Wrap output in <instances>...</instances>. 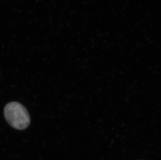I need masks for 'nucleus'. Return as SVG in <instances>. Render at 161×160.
Listing matches in <instances>:
<instances>
[{"label": "nucleus", "instance_id": "1", "mask_svg": "<svg viewBox=\"0 0 161 160\" xmlns=\"http://www.w3.org/2000/svg\"><path fill=\"white\" fill-rule=\"evenodd\" d=\"M4 115L8 123L16 130L26 129L31 122L30 116L26 108L16 101L6 104L4 110Z\"/></svg>", "mask_w": 161, "mask_h": 160}]
</instances>
